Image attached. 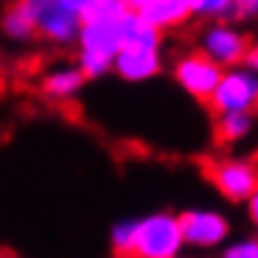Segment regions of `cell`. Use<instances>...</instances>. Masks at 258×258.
I'll return each mask as SVG.
<instances>
[{"instance_id":"277c9868","label":"cell","mask_w":258,"mask_h":258,"mask_svg":"<svg viewBox=\"0 0 258 258\" xmlns=\"http://www.w3.org/2000/svg\"><path fill=\"white\" fill-rule=\"evenodd\" d=\"M208 107L216 112H255L258 115V71L241 62L225 68L213 87Z\"/></svg>"},{"instance_id":"2e32d148","label":"cell","mask_w":258,"mask_h":258,"mask_svg":"<svg viewBox=\"0 0 258 258\" xmlns=\"http://www.w3.org/2000/svg\"><path fill=\"white\" fill-rule=\"evenodd\" d=\"M191 14L197 20H230L236 14V0H191Z\"/></svg>"},{"instance_id":"9a60e30c","label":"cell","mask_w":258,"mask_h":258,"mask_svg":"<svg viewBox=\"0 0 258 258\" xmlns=\"http://www.w3.org/2000/svg\"><path fill=\"white\" fill-rule=\"evenodd\" d=\"M135 236H138V216H123L110 227V250L115 258H135Z\"/></svg>"},{"instance_id":"d6986e66","label":"cell","mask_w":258,"mask_h":258,"mask_svg":"<svg viewBox=\"0 0 258 258\" xmlns=\"http://www.w3.org/2000/svg\"><path fill=\"white\" fill-rule=\"evenodd\" d=\"M244 211H247V219H250V225L255 227V233H258V185H255V191L250 194L244 200Z\"/></svg>"},{"instance_id":"ac0fdd59","label":"cell","mask_w":258,"mask_h":258,"mask_svg":"<svg viewBox=\"0 0 258 258\" xmlns=\"http://www.w3.org/2000/svg\"><path fill=\"white\" fill-rule=\"evenodd\" d=\"M239 20H252L258 17V0H236V14Z\"/></svg>"},{"instance_id":"9c48e42d","label":"cell","mask_w":258,"mask_h":258,"mask_svg":"<svg viewBox=\"0 0 258 258\" xmlns=\"http://www.w3.org/2000/svg\"><path fill=\"white\" fill-rule=\"evenodd\" d=\"M112 73L121 82L143 84L163 73V51H149V48H121L112 59Z\"/></svg>"},{"instance_id":"5bb4252c","label":"cell","mask_w":258,"mask_h":258,"mask_svg":"<svg viewBox=\"0 0 258 258\" xmlns=\"http://www.w3.org/2000/svg\"><path fill=\"white\" fill-rule=\"evenodd\" d=\"M0 34L9 39V42H31V39H37V28H34V20L31 14H28V9L20 3V0H14L12 6L3 9V14H0Z\"/></svg>"},{"instance_id":"3957f363","label":"cell","mask_w":258,"mask_h":258,"mask_svg":"<svg viewBox=\"0 0 258 258\" xmlns=\"http://www.w3.org/2000/svg\"><path fill=\"white\" fill-rule=\"evenodd\" d=\"M20 3L31 14L39 39H45L48 45L56 48L76 45L82 17L68 0H20Z\"/></svg>"},{"instance_id":"8fae6325","label":"cell","mask_w":258,"mask_h":258,"mask_svg":"<svg viewBox=\"0 0 258 258\" xmlns=\"http://www.w3.org/2000/svg\"><path fill=\"white\" fill-rule=\"evenodd\" d=\"M138 14H143L149 23H155L160 31H174V28L185 26L188 20H194L191 0H143Z\"/></svg>"},{"instance_id":"4fadbf2b","label":"cell","mask_w":258,"mask_h":258,"mask_svg":"<svg viewBox=\"0 0 258 258\" xmlns=\"http://www.w3.org/2000/svg\"><path fill=\"white\" fill-rule=\"evenodd\" d=\"M121 48H149V51H163V31L149 23L143 14L129 12L123 20V45Z\"/></svg>"},{"instance_id":"7c38bea8","label":"cell","mask_w":258,"mask_h":258,"mask_svg":"<svg viewBox=\"0 0 258 258\" xmlns=\"http://www.w3.org/2000/svg\"><path fill=\"white\" fill-rule=\"evenodd\" d=\"M255 129V112H216L213 118V135L222 146L241 143Z\"/></svg>"},{"instance_id":"7402d4cb","label":"cell","mask_w":258,"mask_h":258,"mask_svg":"<svg viewBox=\"0 0 258 258\" xmlns=\"http://www.w3.org/2000/svg\"><path fill=\"white\" fill-rule=\"evenodd\" d=\"M123 3H126V6L132 9V12H138V9L143 6V0H123Z\"/></svg>"},{"instance_id":"ba28073f","label":"cell","mask_w":258,"mask_h":258,"mask_svg":"<svg viewBox=\"0 0 258 258\" xmlns=\"http://www.w3.org/2000/svg\"><path fill=\"white\" fill-rule=\"evenodd\" d=\"M219 76H222V68L211 56H205L200 48L177 56L174 64H171V79L177 82V87L185 96H191L194 101H202V104H208Z\"/></svg>"},{"instance_id":"30bf717a","label":"cell","mask_w":258,"mask_h":258,"mask_svg":"<svg viewBox=\"0 0 258 258\" xmlns=\"http://www.w3.org/2000/svg\"><path fill=\"white\" fill-rule=\"evenodd\" d=\"M87 82V76L82 73L76 62L73 64H56L42 76L39 87H42V96L51 98V101H71L73 96H79Z\"/></svg>"},{"instance_id":"6da1fadb","label":"cell","mask_w":258,"mask_h":258,"mask_svg":"<svg viewBox=\"0 0 258 258\" xmlns=\"http://www.w3.org/2000/svg\"><path fill=\"white\" fill-rule=\"evenodd\" d=\"M132 9L123 0H93L82 14L76 39V64L90 79L112 73V59L123 45V20Z\"/></svg>"},{"instance_id":"8992f818","label":"cell","mask_w":258,"mask_h":258,"mask_svg":"<svg viewBox=\"0 0 258 258\" xmlns=\"http://www.w3.org/2000/svg\"><path fill=\"white\" fill-rule=\"evenodd\" d=\"M205 177L211 180V185L216 188L222 200L239 202L244 205V200L255 191L258 185V163L247 160V157H213L205 166Z\"/></svg>"},{"instance_id":"44dd1931","label":"cell","mask_w":258,"mask_h":258,"mask_svg":"<svg viewBox=\"0 0 258 258\" xmlns=\"http://www.w3.org/2000/svg\"><path fill=\"white\" fill-rule=\"evenodd\" d=\"M68 3H71V6H73V9H76V12H79V17H82V14L87 12V6H90L93 0H68Z\"/></svg>"},{"instance_id":"e0dca14e","label":"cell","mask_w":258,"mask_h":258,"mask_svg":"<svg viewBox=\"0 0 258 258\" xmlns=\"http://www.w3.org/2000/svg\"><path fill=\"white\" fill-rule=\"evenodd\" d=\"M216 252H219V258H258V233L239 236V239L230 236Z\"/></svg>"},{"instance_id":"cb8c5ba5","label":"cell","mask_w":258,"mask_h":258,"mask_svg":"<svg viewBox=\"0 0 258 258\" xmlns=\"http://www.w3.org/2000/svg\"><path fill=\"white\" fill-rule=\"evenodd\" d=\"M177 258H182V255H177Z\"/></svg>"},{"instance_id":"5b68a950","label":"cell","mask_w":258,"mask_h":258,"mask_svg":"<svg viewBox=\"0 0 258 258\" xmlns=\"http://www.w3.org/2000/svg\"><path fill=\"white\" fill-rule=\"evenodd\" d=\"M180 216V230L185 247L197 252H213L219 250L227 239L233 236V225L227 219V213H222L219 208H185L177 213Z\"/></svg>"},{"instance_id":"52a82bcc","label":"cell","mask_w":258,"mask_h":258,"mask_svg":"<svg viewBox=\"0 0 258 258\" xmlns=\"http://www.w3.org/2000/svg\"><path fill=\"white\" fill-rule=\"evenodd\" d=\"M200 48L205 56H211L222 71L233 68V64L247 62V51H250V34L230 20H211L205 31L200 34Z\"/></svg>"},{"instance_id":"7a4b0ae2","label":"cell","mask_w":258,"mask_h":258,"mask_svg":"<svg viewBox=\"0 0 258 258\" xmlns=\"http://www.w3.org/2000/svg\"><path fill=\"white\" fill-rule=\"evenodd\" d=\"M185 250L180 216L171 211H152L138 216L135 258H177Z\"/></svg>"},{"instance_id":"ffe728a7","label":"cell","mask_w":258,"mask_h":258,"mask_svg":"<svg viewBox=\"0 0 258 258\" xmlns=\"http://www.w3.org/2000/svg\"><path fill=\"white\" fill-rule=\"evenodd\" d=\"M247 64H252L258 71V34L250 37V51H247Z\"/></svg>"},{"instance_id":"603a6c76","label":"cell","mask_w":258,"mask_h":258,"mask_svg":"<svg viewBox=\"0 0 258 258\" xmlns=\"http://www.w3.org/2000/svg\"><path fill=\"white\" fill-rule=\"evenodd\" d=\"M0 258H12V255H0Z\"/></svg>"}]
</instances>
